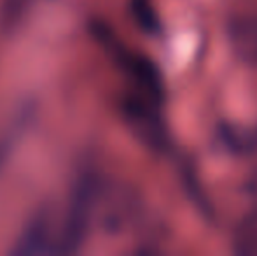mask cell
Returning <instances> with one entry per match:
<instances>
[{
	"instance_id": "cell-1",
	"label": "cell",
	"mask_w": 257,
	"mask_h": 256,
	"mask_svg": "<svg viewBox=\"0 0 257 256\" xmlns=\"http://www.w3.org/2000/svg\"><path fill=\"white\" fill-rule=\"evenodd\" d=\"M238 244H240V247H238L240 253H247L252 244H257V218L250 219L241 228V235L238 237Z\"/></svg>"
}]
</instances>
